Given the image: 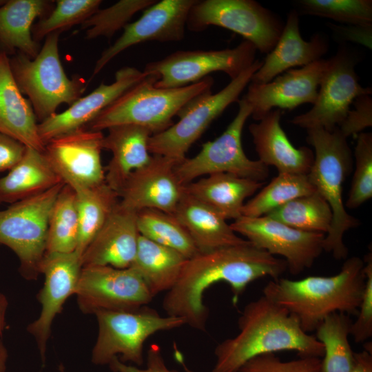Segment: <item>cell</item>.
I'll list each match as a JSON object with an SVG mask.
<instances>
[{"label":"cell","instance_id":"cell-41","mask_svg":"<svg viewBox=\"0 0 372 372\" xmlns=\"http://www.w3.org/2000/svg\"><path fill=\"white\" fill-rule=\"evenodd\" d=\"M355 171L346 206L355 209L372 197V134L357 135Z\"/></svg>","mask_w":372,"mask_h":372},{"label":"cell","instance_id":"cell-36","mask_svg":"<svg viewBox=\"0 0 372 372\" xmlns=\"http://www.w3.org/2000/svg\"><path fill=\"white\" fill-rule=\"evenodd\" d=\"M307 174L278 173L253 198L245 203L244 216L260 217L300 196L316 192Z\"/></svg>","mask_w":372,"mask_h":372},{"label":"cell","instance_id":"cell-31","mask_svg":"<svg viewBox=\"0 0 372 372\" xmlns=\"http://www.w3.org/2000/svg\"><path fill=\"white\" fill-rule=\"evenodd\" d=\"M187 258L178 251L140 235L133 269L154 298L170 290L178 280Z\"/></svg>","mask_w":372,"mask_h":372},{"label":"cell","instance_id":"cell-38","mask_svg":"<svg viewBox=\"0 0 372 372\" xmlns=\"http://www.w3.org/2000/svg\"><path fill=\"white\" fill-rule=\"evenodd\" d=\"M54 2L52 11L32 25V37L38 43L50 34L61 33L76 25H81L99 9L102 1L58 0Z\"/></svg>","mask_w":372,"mask_h":372},{"label":"cell","instance_id":"cell-37","mask_svg":"<svg viewBox=\"0 0 372 372\" xmlns=\"http://www.w3.org/2000/svg\"><path fill=\"white\" fill-rule=\"evenodd\" d=\"M266 216L295 229L325 235L332 221L329 205L316 192L295 198Z\"/></svg>","mask_w":372,"mask_h":372},{"label":"cell","instance_id":"cell-43","mask_svg":"<svg viewBox=\"0 0 372 372\" xmlns=\"http://www.w3.org/2000/svg\"><path fill=\"white\" fill-rule=\"evenodd\" d=\"M364 260V288L358 311L357 319L352 322L350 335L356 343H362L372 336V254L368 253Z\"/></svg>","mask_w":372,"mask_h":372},{"label":"cell","instance_id":"cell-27","mask_svg":"<svg viewBox=\"0 0 372 372\" xmlns=\"http://www.w3.org/2000/svg\"><path fill=\"white\" fill-rule=\"evenodd\" d=\"M174 216L184 226L199 252L247 243L218 212L185 191Z\"/></svg>","mask_w":372,"mask_h":372},{"label":"cell","instance_id":"cell-2","mask_svg":"<svg viewBox=\"0 0 372 372\" xmlns=\"http://www.w3.org/2000/svg\"><path fill=\"white\" fill-rule=\"evenodd\" d=\"M238 326L235 336L216 347L211 372H236L254 357L282 351L300 357L324 355L322 344L303 331L296 317L264 295L245 307Z\"/></svg>","mask_w":372,"mask_h":372},{"label":"cell","instance_id":"cell-30","mask_svg":"<svg viewBox=\"0 0 372 372\" xmlns=\"http://www.w3.org/2000/svg\"><path fill=\"white\" fill-rule=\"evenodd\" d=\"M61 183L43 152L27 147L20 161L0 178V204H12Z\"/></svg>","mask_w":372,"mask_h":372},{"label":"cell","instance_id":"cell-20","mask_svg":"<svg viewBox=\"0 0 372 372\" xmlns=\"http://www.w3.org/2000/svg\"><path fill=\"white\" fill-rule=\"evenodd\" d=\"M177 163L172 158L152 155L149 163L132 173L118 192L120 204L136 213L155 209L174 214L185 192L175 172Z\"/></svg>","mask_w":372,"mask_h":372},{"label":"cell","instance_id":"cell-25","mask_svg":"<svg viewBox=\"0 0 372 372\" xmlns=\"http://www.w3.org/2000/svg\"><path fill=\"white\" fill-rule=\"evenodd\" d=\"M107 130L102 146L111 152L112 158L105 170V182L118 194L130 174L151 161L149 141L153 134L144 127L131 124Z\"/></svg>","mask_w":372,"mask_h":372},{"label":"cell","instance_id":"cell-12","mask_svg":"<svg viewBox=\"0 0 372 372\" xmlns=\"http://www.w3.org/2000/svg\"><path fill=\"white\" fill-rule=\"evenodd\" d=\"M256 51L246 40L233 48L177 51L147 63L143 72L146 76H154V86L162 89L194 84L214 72H225L232 80L252 65Z\"/></svg>","mask_w":372,"mask_h":372},{"label":"cell","instance_id":"cell-14","mask_svg":"<svg viewBox=\"0 0 372 372\" xmlns=\"http://www.w3.org/2000/svg\"><path fill=\"white\" fill-rule=\"evenodd\" d=\"M84 314L101 311L134 309L154 298L138 274L131 267H82L75 294Z\"/></svg>","mask_w":372,"mask_h":372},{"label":"cell","instance_id":"cell-33","mask_svg":"<svg viewBox=\"0 0 372 372\" xmlns=\"http://www.w3.org/2000/svg\"><path fill=\"white\" fill-rule=\"evenodd\" d=\"M79 232L76 194L65 184L58 194L50 214L45 254L76 251Z\"/></svg>","mask_w":372,"mask_h":372},{"label":"cell","instance_id":"cell-10","mask_svg":"<svg viewBox=\"0 0 372 372\" xmlns=\"http://www.w3.org/2000/svg\"><path fill=\"white\" fill-rule=\"evenodd\" d=\"M238 102V112L225 130L214 141L205 143L196 156L185 158L176 165V176L183 185L201 176L217 173L260 182L267 178L268 166L259 160L249 159L244 152L242 134L252 107L244 98Z\"/></svg>","mask_w":372,"mask_h":372},{"label":"cell","instance_id":"cell-45","mask_svg":"<svg viewBox=\"0 0 372 372\" xmlns=\"http://www.w3.org/2000/svg\"><path fill=\"white\" fill-rule=\"evenodd\" d=\"M145 367L140 368L121 362L118 358L113 360L108 365L114 372H178L167 367L159 345L149 346L145 360Z\"/></svg>","mask_w":372,"mask_h":372},{"label":"cell","instance_id":"cell-9","mask_svg":"<svg viewBox=\"0 0 372 372\" xmlns=\"http://www.w3.org/2000/svg\"><path fill=\"white\" fill-rule=\"evenodd\" d=\"M64 185L61 183L0 210V245L8 247L16 254L19 272L28 280H37L41 274L50 214Z\"/></svg>","mask_w":372,"mask_h":372},{"label":"cell","instance_id":"cell-49","mask_svg":"<svg viewBox=\"0 0 372 372\" xmlns=\"http://www.w3.org/2000/svg\"><path fill=\"white\" fill-rule=\"evenodd\" d=\"M8 360V349L3 342L0 338V372H6Z\"/></svg>","mask_w":372,"mask_h":372},{"label":"cell","instance_id":"cell-32","mask_svg":"<svg viewBox=\"0 0 372 372\" xmlns=\"http://www.w3.org/2000/svg\"><path fill=\"white\" fill-rule=\"evenodd\" d=\"M75 192L79 224L76 251L81 256L118 203L119 196L105 182Z\"/></svg>","mask_w":372,"mask_h":372},{"label":"cell","instance_id":"cell-7","mask_svg":"<svg viewBox=\"0 0 372 372\" xmlns=\"http://www.w3.org/2000/svg\"><path fill=\"white\" fill-rule=\"evenodd\" d=\"M94 316L99 331L91 362L98 366L109 365L118 358L141 367L145 360L144 344L150 336L185 324L182 318L163 316L147 305L134 309L101 311Z\"/></svg>","mask_w":372,"mask_h":372},{"label":"cell","instance_id":"cell-46","mask_svg":"<svg viewBox=\"0 0 372 372\" xmlns=\"http://www.w3.org/2000/svg\"><path fill=\"white\" fill-rule=\"evenodd\" d=\"M26 147L21 142L0 132V173L14 167L23 156Z\"/></svg>","mask_w":372,"mask_h":372},{"label":"cell","instance_id":"cell-16","mask_svg":"<svg viewBox=\"0 0 372 372\" xmlns=\"http://www.w3.org/2000/svg\"><path fill=\"white\" fill-rule=\"evenodd\" d=\"M102 132L81 128L54 137L43 153L62 181L74 191L105 183L101 152Z\"/></svg>","mask_w":372,"mask_h":372},{"label":"cell","instance_id":"cell-47","mask_svg":"<svg viewBox=\"0 0 372 372\" xmlns=\"http://www.w3.org/2000/svg\"><path fill=\"white\" fill-rule=\"evenodd\" d=\"M350 372H372V346L366 342L364 349L354 352L353 363Z\"/></svg>","mask_w":372,"mask_h":372},{"label":"cell","instance_id":"cell-23","mask_svg":"<svg viewBox=\"0 0 372 372\" xmlns=\"http://www.w3.org/2000/svg\"><path fill=\"white\" fill-rule=\"evenodd\" d=\"M328 49L327 40L320 34L313 35L309 41L302 38L298 12L291 10L276 44L253 74L251 82L267 83L294 67H304L321 59Z\"/></svg>","mask_w":372,"mask_h":372},{"label":"cell","instance_id":"cell-51","mask_svg":"<svg viewBox=\"0 0 372 372\" xmlns=\"http://www.w3.org/2000/svg\"><path fill=\"white\" fill-rule=\"evenodd\" d=\"M5 2V0H0V6H2Z\"/></svg>","mask_w":372,"mask_h":372},{"label":"cell","instance_id":"cell-13","mask_svg":"<svg viewBox=\"0 0 372 372\" xmlns=\"http://www.w3.org/2000/svg\"><path fill=\"white\" fill-rule=\"evenodd\" d=\"M356 59L345 48L327 59L312 108L296 116L290 123L307 130L322 127L331 132L338 127L358 97L372 94L371 87H364L359 83L355 71Z\"/></svg>","mask_w":372,"mask_h":372},{"label":"cell","instance_id":"cell-42","mask_svg":"<svg viewBox=\"0 0 372 372\" xmlns=\"http://www.w3.org/2000/svg\"><path fill=\"white\" fill-rule=\"evenodd\" d=\"M321 358L300 357L283 361L276 353L254 357L245 363L236 372H320Z\"/></svg>","mask_w":372,"mask_h":372},{"label":"cell","instance_id":"cell-50","mask_svg":"<svg viewBox=\"0 0 372 372\" xmlns=\"http://www.w3.org/2000/svg\"><path fill=\"white\" fill-rule=\"evenodd\" d=\"M59 372H67V371L65 370V368L63 367V366H62V365H60V366H59Z\"/></svg>","mask_w":372,"mask_h":372},{"label":"cell","instance_id":"cell-48","mask_svg":"<svg viewBox=\"0 0 372 372\" xmlns=\"http://www.w3.org/2000/svg\"><path fill=\"white\" fill-rule=\"evenodd\" d=\"M9 302L4 293L0 291V337L3 335L6 328V313Z\"/></svg>","mask_w":372,"mask_h":372},{"label":"cell","instance_id":"cell-8","mask_svg":"<svg viewBox=\"0 0 372 372\" xmlns=\"http://www.w3.org/2000/svg\"><path fill=\"white\" fill-rule=\"evenodd\" d=\"M262 63V61L255 60L252 65L217 93L203 94L191 100L178 113L179 120L176 123L150 137V154L172 158L178 163L185 159L189 149L211 123L229 105L240 100V94Z\"/></svg>","mask_w":372,"mask_h":372},{"label":"cell","instance_id":"cell-39","mask_svg":"<svg viewBox=\"0 0 372 372\" xmlns=\"http://www.w3.org/2000/svg\"><path fill=\"white\" fill-rule=\"evenodd\" d=\"M299 11L304 14L328 18L355 27L371 28V0H300Z\"/></svg>","mask_w":372,"mask_h":372},{"label":"cell","instance_id":"cell-1","mask_svg":"<svg viewBox=\"0 0 372 372\" xmlns=\"http://www.w3.org/2000/svg\"><path fill=\"white\" fill-rule=\"evenodd\" d=\"M287 269L285 260L258 249L249 241L238 245L199 252L187 260L176 284L166 292L163 309L166 315L182 318L185 324L205 331L209 318L205 291L218 282L227 283L236 304L252 282L280 278Z\"/></svg>","mask_w":372,"mask_h":372},{"label":"cell","instance_id":"cell-15","mask_svg":"<svg viewBox=\"0 0 372 372\" xmlns=\"http://www.w3.org/2000/svg\"><path fill=\"white\" fill-rule=\"evenodd\" d=\"M230 225L256 247L283 257L293 275L310 268L324 251V234L295 229L266 216H242Z\"/></svg>","mask_w":372,"mask_h":372},{"label":"cell","instance_id":"cell-3","mask_svg":"<svg viewBox=\"0 0 372 372\" xmlns=\"http://www.w3.org/2000/svg\"><path fill=\"white\" fill-rule=\"evenodd\" d=\"M364 265L353 256L333 276L272 280L263 295L296 316L304 331L311 332L331 314H357L365 284Z\"/></svg>","mask_w":372,"mask_h":372},{"label":"cell","instance_id":"cell-21","mask_svg":"<svg viewBox=\"0 0 372 372\" xmlns=\"http://www.w3.org/2000/svg\"><path fill=\"white\" fill-rule=\"evenodd\" d=\"M146 75L133 67H123L116 71L110 84L101 83L98 87L81 96L68 109L56 113L38 124L41 140L45 145L52 138L85 127L103 110Z\"/></svg>","mask_w":372,"mask_h":372},{"label":"cell","instance_id":"cell-40","mask_svg":"<svg viewBox=\"0 0 372 372\" xmlns=\"http://www.w3.org/2000/svg\"><path fill=\"white\" fill-rule=\"evenodd\" d=\"M156 1L154 0L119 1L108 8H99L81 25V29L86 30V39H94L100 37L111 38L118 30L124 28L136 12L145 10Z\"/></svg>","mask_w":372,"mask_h":372},{"label":"cell","instance_id":"cell-17","mask_svg":"<svg viewBox=\"0 0 372 372\" xmlns=\"http://www.w3.org/2000/svg\"><path fill=\"white\" fill-rule=\"evenodd\" d=\"M196 0H162L144 10L142 16L123 28L121 37L96 61L89 82L114 58L126 49L144 42L183 40L191 8Z\"/></svg>","mask_w":372,"mask_h":372},{"label":"cell","instance_id":"cell-29","mask_svg":"<svg viewBox=\"0 0 372 372\" xmlns=\"http://www.w3.org/2000/svg\"><path fill=\"white\" fill-rule=\"evenodd\" d=\"M262 183L228 173L208 175L185 185V191L218 212L225 219L236 220L242 216L245 200Z\"/></svg>","mask_w":372,"mask_h":372},{"label":"cell","instance_id":"cell-4","mask_svg":"<svg viewBox=\"0 0 372 372\" xmlns=\"http://www.w3.org/2000/svg\"><path fill=\"white\" fill-rule=\"evenodd\" d=\"M307 130V143L314 148V160L307 176L332 211L323 249L337 260L345 259L349 251L343 240L344 233L359 225V220L347 213L342 200L343 183L352 167L351 151L338 127L331 132L322 127Z\"/></svg>","mask_w":372,"mask_h":372},{"label":"cell","instance_id":"cell-18","mask_svg":"<svg viewBox=\"0 0 372 372\" xmlns=\"http://www.w3.org/2000/svg\"><path fill=\"white\" fill-rule=\"evenodd\" d=\"M82 267L81 256L76 251L44 256L41 265L44 284L37 296L41 311L27 328L37 342L43 364L53 321L67 299L75 294Z\"/></svg>","mask_w":372,"mask_h":372},{"label":"cell","instance_id":"cell-5","mask_svg":"<svg viewBox=\"0 0 372 372\" xmlns=\"http://www.w3.org/2000/svg\"><path fill=\"white\" fill-rule=\"evenodd\" d=\"M156 78L148 75L103 110L84 128L102 132L119 125H136L160 133L174 124L173 118L191 100L211 92L214 83L209 76L185 87L162 89L154 86Z\"/></svg>","mask_w":372,"mask_h":372},{"label":"cell","instance_id":"cell-24","mask_svg":"<svg viewBox=\"0 0 372 372\" xmlns=\"http://www.w3.org/2000/svg\"><path fill=\"white\" fill-rule=\"evenodd\" d=\"M281 111L273 109L249 126L259 161L274 166L278 173L307 174L314 160L309 147H296L281 127Z\"/></svg>","mask_w":372,"mask_h":372},{"label":"cell","instance_id":"cell-28","mask_svg":"<svg viewBox=\"0 0 372 372\" xmlns=\"http://www.w3.org/2000/svg\"><path fill=\"white\" fill-rule=\"evenodd\" d=\"M54 5V1L46 0L6 1L0 6V52L34 58L41 48L32 37L34 21L47 16Z\"/></svg>","mask_w":372,"mask_h":372},{"label":"cell","instance_id":"cell-19","mask_svg":"<svg viewBox=\"0 0 372 372\" xmlns=\"http://www.w3.org/2000/svg\"><path fill=\"white\" fill-rule=\"evenodd\" d=\"M327 65V59H321L289 70L267 83L251 82L243 98L252 107V118L259 121L274 108L291 110L304 103L313 105Z\"/></svg>","mask_w":372,"mask_h":372},{"label":"cell","instance_id":"cell-22","mask_svg":"<svg viewBox=\"0 0 372 372\" xmlns=\"http://www.w3.org/2000/svg\"><path fill=\"white\" fill-rule=\"evenodd\" d=\"M139 236L136 212L118 202L82 254V267H130L136 254Z\"/></svg>","mask_w":372,"mask_h":372},{"label":"cell","instance_id":"cell-35","mask_svg":"<svg viewBox=\"0 0 372 372\" xmlns=\"http://www.w3.org/2000/svg\"><path fill=\"white\" fill-rule=\"evenodd\" d=\"M136 222L140 235L178 251L187 259L199 253L189 234L174 214L145 209L136 213Z\"/></svg>","mask_w":372,"mask_h":372},{"label":"cell","instance_id":"cell-6","mask_svg":"<svg viewBox=\"0 0 372 372\" xmlns=\"http://www.w3.org/2000/svg\"><path fill=\"white\" fill-rule=\"evenodd\" d=\"M60 34L47 36L33 59L21 53L9 57L12 76L28 96L39 123L56 114L61 104L70 106L77 101L90 83L78 75L67 76L59 56Z\"/></svg>","mask_w":372,"mask_h":372},{"label":"cell","instance_id":"cell-34","mask_svg":"<svg viewBox=\"0 0 372 372\" xmlns=\"http://www.w3.org/2000/svg\"><path fill=\"white\" fill-rule=\"evenodd\" d=\"M351 323L349 316L335 313L316 329V338L324 347L320 372H350L354 358L349 340Z\"/></svg>","mask_w":372,"mask_h":372},{"label":"cell","instance_id":"cell-11","mask_svg":"<svg viewBox=\"0 0 372 372\" xmlns=\"http://www.w3.org/2000/svg\"><path fill=\"white\" fill-rule=\"evenodd\" d=\"M284 25L276 14L254 0H197L187 21L192 31L214 25L234 32L266 54L276 44Z\"/></svg>","mask_w":372,"mask_h":372},{"label":"cell","instance_id":"cell-26","mask_svg":"<svg viewBox=\"0 0 372 372\" xmlns=\"http://www.w3.org/2000/svg\"><path fill=\"white\" fill-rule=\"evenodd\" d=\"M33 109L12 76L9 56L0 52V132L43 152Z\"/></svg>","mask_w":372,"mask_h":372},{"label":"cell","instance_id":"cell-44","mask_svg":"<svg viewBox=\"0 0 372 372\" xmlns=\"http://www.w3.org/2000/svg\"><path fill=\"white\" fill-rule=\"evenodd\" d=\"M353 104L354 109H350L345 118L338 127L340 132L347 138L350 136L358 135L363 130L372 125L371 95L360 96Z\"/></svg>","mask_w":372,"mask_h":372}]
</instances>
